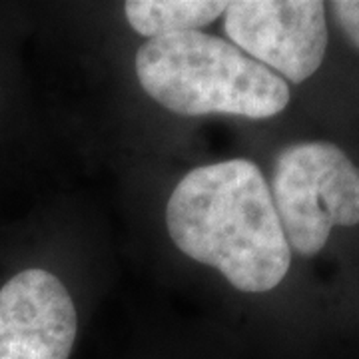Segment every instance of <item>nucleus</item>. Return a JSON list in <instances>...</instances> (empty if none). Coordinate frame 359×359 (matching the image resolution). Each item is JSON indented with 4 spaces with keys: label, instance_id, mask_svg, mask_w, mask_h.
Instances as JSON below:
<instances>
[{
    "label": "nucleus",
    "instance_id": "nucleus-2",
    "mask_svg": "<svg viewBox=\"0 0 359 359\" xmlns=\"http://www.w3.org/2000/svg\"><path fill=\"white\" fill-rule=\"evenodd\" d=\"M134 66L144 92L180 116L264 120L283 112L292 96L276 72L228 40L200 30L146 40Z\"/></svg>",
    "mask_w": 359,
    "mask_h": 359
},
{
    "label": "nucleus",
    "instance_id": "nucleus-4",
    "mask_svg": "<svg viewBox=\"0 0 359 359\" xmlns=\"http://www.w3.org/2000/svg\"><path fill=\"white\" fill-rule=\"evenodd\" d=\"M233 46L278 76L302 84L325 58V4L318 0H236L224 13Z\"/></svg>",
    "mask_w": 359,
    "mask_h": 359
},
{
    "label": "nucleus",
    "instance_id": "nucleus-3",
    "mask_svg": "<svg viewBox=\"0 0 359 359\" xmlns=\"http://www.w3.org/2000/svg\"><path fill=\"white\" fill-rule=\"evenodd\" d=\"M269 192L285 240L299 256L320 254L335 226L359 224V168L332 142L283 148Z\"/></svg>",
    "mask_w": 359,
    "mask_h": 359
},
{
    "label": "nucleus",
    "instance_id": "nucleus-1",
    "mask_svg": "<svg viewBox=\"0 0 359 359\" xmlns=\"http://www.w3.org/2000/svg\"><path fill=\"white\" fill-rule=\"evenodd\" d=\"M166 228L182 254L245 294L273 290L292 266L269 184L244 158L188 172L168 200Z\"/></svg>",
    "mask_w": 359,
    "mask_h": 359
},
{
    "label": "nucleus",
    "instance_id": "nucleus-5",
    "mask_svg": "<svg viewBox=\"0 0 359 359\" xmlns=\"http://www.w3.org/2000/svg\"><path fill=\"white\" fill-rule=\"evenodd\" d=\"M76 332L74 302L50 271L28 268L0 287V359H68Z\"/></svg>",
    "mask_w": 359,
    "mask_h": 359
},
{
    "label": "nucleus",
    "instance_id": "nucleus-7",
    "mask_svg": "<svg viewBox=\"0 0 359 359\" xmlns=\"http://www.w3.org/2000/svg\"><path fill=\"white\" fill-rule=\"evenodd\" d=\"M330 8L339 28L359 50V0H335L330 2Z\"/></svg>",
    "mask_w": 359,
    "mask_h": 359
},
{
    "label": "nucleus",
    "instance_id": "nucleus-6",
    "mask_svg": "<svg viewBox=\"0 0 359 359\" xmlns=\"http://www.w3.org/2000/svg\"><path fill=\"white\" fill-rule=\"evenodd\" d=\"M228 2L212 0H128L124 13L130 26L146 39L190 32L226 13Z\"/></svg>",
    "mask_w": 359,
    "mask_h": 359
}]
</instances>
